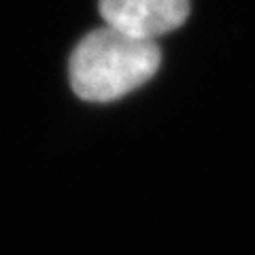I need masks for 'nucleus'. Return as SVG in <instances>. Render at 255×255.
Segmentation results:
<instances>
[{"instance_id":"nucleus-2","label":"nucleus","mask_w":255,"mask_h":255,"mask_svg":"<svg viewBox=\"0 0 255 255\" xmlns=\"http://www.w3.org/2000/svg\"><path fill=\"white\" fill-rule=\"evenodd\" d=\"M98 6L105 26L149 41L181 28L189 15V0H100Z\"/></svg>"},{"instance_id":"nucleus-1","label":"nucleus","mask_w":255,"mask_h":255,"mask_svg":"<svg viewBox=\"0 0 255 255\" xmlns=\"http://www.w3.org/2000/svg\"><path fill=\"white\" fill-rule=\"evenodd\" d=\"M162 53L155 41L102 26L81 38L70 55V85L87 102H113L157 73Z\"/></svg>"}]
</instances>
